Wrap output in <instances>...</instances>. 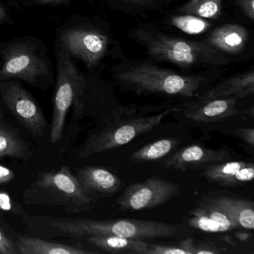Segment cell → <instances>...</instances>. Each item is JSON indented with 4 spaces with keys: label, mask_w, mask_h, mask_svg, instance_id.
<instances>
[{
    "label": "cell",
    "mask_w": 254,
    "mask_h": 254,
    "mask_svg": "<svg viewBox=\"0 0 254 254\" xmlns=\"http://www.w3.org/2000/svg\"><path fill=\"white\" fill-rule=\"evenodd\" d=\"M28 230L40 237L86 239L111 235L133 239H176L185 230L176 224L136 219L99 220L93 218L30 216L23 218Z\"/></svg>",
    "instance_id": "obj_1"
},
{
    "label": "cell",
    "mask_w": 254,
    "mask_h": 254,
    "mask_svg": "<svg viewBox=\"0 0 254 254\" xmlns=\"http://www.w3.org/2000/svg\"><path fill=\"white\" fill-rule=\"evenodd\" d=\"M176 106L167 107L153 114L146 107L121 106L113 112L105 126L89 136L78 155L87 158L120 148L158 126Z\"/></svg>",
    "instance_id": "obj_2"
},
{
    "label": "cell",
    "mask_w": 254,
    "mask_h": 254,
    "mask_svg": "<svg viewBox=\"0 0 254 254\" xmlns=\"http://www.w3.org/2000/svg\"><path fill=\"white\" fill-rule=\"evenodd\" d=\"M23 197L29 204L61 206L69 214L91 210L98 200L84 191L67 166L41 172Z\"/></svg>",
    "instance_id": "obj_3"
},
{
    "label": "cell",
    "mask_w": 254,
    "mask_h": 254,
    "mask_svg": "<svg viewBox=\"0 0 254 254\" xmlns=\"http://www.w3.org/2000/svg\"><path fill=\"white\" fill-rule=\"evenodd\" d=\"M136 39L153 59L184 69L221 66L228 61L206 43L188 41L149 30H138Z\"/></svg>",
    "instance_id": "obj_4"
},
{
    "label": "cell",
    "mask_w": 254,
    "mask_h": 254,
    "mask_svg": "<svg viewBox=\"0 0 254 254\" xmlns=\"http://www.w3.org/2000/svg\"><path fill=\"white\" fill-rule=\"evenodd\" d=\"M116 79L137 94L190 99L198 97L207 78L200 75H184L151 64H140L119 72Z\"/></svg>",
    "instance_id": "obj_5"
},
{
    "label": "cell",
    "mask_w": 254,
    "mask_h": 254,
    "mask_svg": "<svg viewBox=\"0 0 254 254\" xmlns=\"http://www.w3.org/2000/svg\"><path fill=\"white\" fill-rule=\"evenodd\" d=\"M57 58V82L50 129V142L54 145L62 139L69 108L73 106L76 115L83 114L82 97L87 87L84 77L74 64L69 53L62 46Z\"/></svg>",
    "instance_id": "obj_6"
},
{
    "label": "cell",
    "mask_w": 254,
    "mask_h": 254,
    "mask_svg": "<svg viewBox=\"0 0 254 254\" xmlns=\"http://www.w3.org/2000/svg\"><path fill=\"white\" fill-rule=\"evenodd\" d=\"M3 64L0 69V81L20 78L37 85L50 73L48 62L37 52L34 44L19 41L11 44L2 53Z\"/></svg>",
    "instance_id": "obj_7"
},
{
    "label": "cell",
    "mask_w": 254,
    "mask_h": 254,
    "mask_svg": "<svg viewBox=\"0 0 254 254\" xmlns=\"http://www.w3.org/2000/svg\"><path fill=\"white\" fill-rule=\"evenodd\" d=\"M181 187L160 176L127 186L117 199L120 212L152 209L170 201L179 194Z\"/></svg>",
    "instance_id": "obj_8"
},
{
    "label": "cell",
    "mask_w": 254,
    "mask_h": 254,
    "mask_svg": "<svg viewBox=\"0 0 254 254\" xmlns=\"http://www.w3.org/2000/svg\"><path fill=\"white\" fill-rule=\"evenodd\" d=\"M0 94L5 105L19 123L32 135L41 136L45 133V116L35 99L20 84L5 80L0 81Z\"/></svg>",
    "instance_id": "obj_9"
},
{
    "label": "cell",
    "mask_w": 254,
    "mask_h": 254,
    "mask_svg": "<svg viewBox=\"0 0 254 254\" xmlns=\"http://www.w3.org/2000/svg\"><path fill=\"white\" fill-rule=\"evenodd\" d=\"M61 46L69 56L81 59L88 68L96 66L106 53L108 38L93 29H67L59 36Z\"/></svg>",
    "instance_id": "obj_10"
},
{
    "label": "cell",
    "mask_w": 254,
    "mask_h": 254,
    "mask_svg": "<svg viewBox=\"0 0 254 254\" xmlns=\"http://www.w3.org/2000/svg\"><path fill=\"white\" fill-rule=\"evenodd\" d=\"M239 99L236 97L214 99H197L183 104L182 108L177 105L174 111L181 113L186 120L196 123H212L224 121L240 115L238 108Z\"/></svg>",
    "instance_id": "obj_11"
},
{
    "label": "cell",
    "mask_w": 254,
    "mask_h": 254,
    "mask_svg": "<svg viewBox=\"0 0 254 254\" xmlns=\"http://www.w3.org/2000/svg\"><path fill=\"white\" fill-rule=\"evenodd\" d=\"M232 154L227 148H208L200 145L184 147L166 159H162L159 164L165 169L180 172L196 170L206 165L228 161Z\"/></svg>",
    "instance_id": "obj_12"
},
{
    "label": "cell",
    "mask_w": 254,
    "mask_h": 254,
    "mask_svg": "<svg viewBox=\"0 0 254 254\" xmlns=\"http://www.w3.org/2000/svg\"><path fill=\"white\" fill-rule=\"evenodd\" d=\"M184 221L190 228L205 233H226L240 228L222 208L201 197Z\"/></svg>",
    "instance_id": "obj_13"
},
{
    "label": "cell",
    "mask_w": 254,
    "mask_h": 254,
    "mask_svg": "<svg viewBox=\"0 0 254 254\" xmlns=\"http://www.w3.org/2000/svg\"><path fill=\"white\" fill-rule=\"evenodd\" d=\"M197 171L200 176L224 187H240L251 182L254 178L252 162H222L202 166Z\"/></svg>",
    "instance_id": "obj_14"
},
{
    "label": "cell",
    "mask_w": 254,
    "mask_h": 254,
    "mask_svg": "<svg viewBox=\"0 0 254 254\" xmlns=\"http://www.w3.org/2000/svg\"><path fill=\"white\" fill-rule=\"evenodd\" d=\"M73 174L84 191L95 198L114 195L123 186L118 175L99 166L78 168Z\"/></svg>",
    "instance_id": "obj_15"
},
{
    "label": "cell",
    "mask_w": 254,
    "mask_h": 254,
    "mask_svg": "<svg viewBox=\"0 0 254 254\" xmlns=\"http://www.w3.org/2000/svg\"><path fill=\"white\" fill-rule=\"evenodd\" d=\"M200 197L225 210L240 228H254V203L242 196L225 191H209Z\"/></svg>",
    "instance_id": "obj_16"
},
{
    "label": "cell",
    "mask_w": 254,
    "mask_h": 254,
    "mask_svg": "<svg viewBox=\"0 0 254 254\" xmlns=\"http://www.w3.org/2000/svg\"><path fill=\"white\" fill-rule=\"evenodd\" d=\"M249 39V32L239 24H226L214 29L207 43L217 51L229 55L242 53Z\"/></svg>",
    "instance_id": "obj_17"
},
{
    "label": "cell",
    "mask_w": 254,
    "mask_h": 254,
    "mask_svg": "<svg viewBox=\"0 0 254 254\" xmlns=\"http://www.w3.org/2000/svg\"><path fill=\"white\" fill-rule=\"evenodd\" d=\"M254 93V70L233 75L206 92L200 94L197 99H214L236 97L243 99Z\"/></svg>",
    "instance_id": "obj_18"
},
{
    "label": "cell",
    "mask_w": 254,
    "mask_h": 254,
    "mask_svg": "<svg viewBox=\"0 0 254 254\" xmlns=\"http://www.w3.org/2000/svg\"><path fill=\"white\" fill-rule=\"evenodd\" d=\"M17 243L21 254H91L97 251H88L79 245H69L44 240L38 237L20 236Z\"/></svg>",
    "instance_id": "obj_19"
},
{
    "label": "cell",
    "mask_w": 254,
    "mask_h": 254,
    "mask_svg": "<svg viewBox=\"0 0 254 254\" xmlns=\"http://www.w3.org/2000/svg\"><path fill=\"white\" fill-rule=\"evenodd\" d=\"M86 241L101 251L111 254H145L149 243L141 239L111 235L89 236Z\"/></svg>",
    "instance_id": "obj_20"
},
{
    "label": "cell",
    "mask_w": 254,
    "mask_h": 254,
    "mask_svg": "<svg viewBox=\"0 0 254 254\" xmlns=\"http://www.w3.org/2000/svg\"><path fill=\"white\" fill-rule=\"evenodd\" d=\"M0 117V159L8 157L29 160L32 151L20 135Z\"/></svg>",
    "instance_id": "obj_21"
},
{
    "label": "cell",
    "mask_w": 254,
    "mask_h": 254,
    "mask_svg": "<svg viewBox=\"0 0 254 254\" xmlns=\"http://www.w3.org/2000/svg\"><path fill=\"white\" fill-rule=\"evenodd\" d=\"M181 143L178 138H165L151 142L132 153L129 160L133 163H145L162 160L169 155Z\"/></svg>",
    "instance_id": "obj_22"
},
{
    "label": "cell",
    "mask_w": 254,
    "mask_h": 254,
    "mask_svg": "<svg viewBox=\"0 0 254 254\" xmlns=\"http://www.w3.org/2000/svg\"><path fill=\"white\" fill-rule=\"evenodd\" d=\"M222 0H189L180 8L183 14L218 20L222 14Z\"/></svg>",
    "instance_id": "obj_23"
},
{
    "label": "cell",
    "mask_w": 254,
    "mask_h": 254,
    "mask_svg": "<svg viewBox=\"0 0 254 254\" xmlns=\"http://www.w3.org/2000/svg\"><path fill=\"white\" fill-rule=\"evenodd\" d=\"M172 25L181 32L189 35H199L206 32L210 28L211 23L206 19L195 16L182 14L171 18Z\"/></svg>",
    "instance_id": "obj_24"
},
{
    "label": "cell",
    "mask_w": 254,
    "mask_h": 254,
    "mask_svg": "<svg viewBox=\"0 0 254 254\" xmlns=\"http://www.w3.org/2000/svg\"><path fill=\"white\" fill-rule=\"evenodd\" d=\"M178 245L187 250L190 254H215L225 252V249L217 247L210 242H197L192 239H186L178 243Z\"/></svg>",
    "instance_id": "obj_25"
},
{
    "label": "cell",
    "mask_w": 254,
    "mask_h": 254,
    "mask_svg": "<svg viewBox=\"0 0 254 254\" xmlns=\"http://www.w3.org/2000/svg\"><path fill=\"white\" fill-rule=\"evenodd\" d=\"M0 211L24 218L27 214L20 203H17L6 191H0Z\"/></svg>",
    "instance_id": "obj_26"
},
{
    "label": "cell",
    "mask_w": 254,
    "mask_h": 254,
    "mask_svg": "<svg viewBox=\"0 0 254 254\" xmlns=\"http://www.w3.org/2000/svg\"><path fill=\"white\" fill-rule=\"evenodd\" d=\"M145 254H190L180 245H167L163 244H149Z\"/></svg>",
    "instance_id": "obj_27"
},
{
    "label": "cell",
    "mask_w": 254,
    "mask_h": 254,
    "mask_svg": "<svg viewBox=\"0 0 254 254\" xmlns=\"http://www.w3.org/2000/svg\"><path fill=\"white\" fill-rule=\"evenodd\" d=\"M0 254H19L17 243L11 239V236L2 228L1 224H0Z\"/></svg>",
    "instance_id": "obj_28"
},
{
    "label": "cell",
    "mask_w": 254,
    "mask_h": 254,
    "mask_svg": "<svg viewBox=\"0 0 254 254\" xmlns=\"http://www.w3.org/2000/svg\"><path fill=\"white\" fill-rule=\"evenodd\" d=\"M232 135L243 141L251 148L254 147V129L253 127H242L232 131Z\"/></svg>",
    "instance_id": "obj_29"
},
{
    "label": "cell",
    "mask_w": 254,
    "mask_h": 254,
    "mask_svg": "<svg viewBox=\"0 0 254 254\" xmlns=\"http://www.w3.org/2000/svg\"><path fill=\"white\" fill-rule=\"evenodd\" d=\"M242 12L251 20H254V0H237Z\"/></svg>",
    "instance_id": "obj_30"
},
{
    "label": "cell",
    "mask_w": 254,
    "mask_h": 254,
    "mask_svg": "<svg viewBox=\"0 0 254 254\" xmlns=\"http://www.w3.org/2000/svg\"><path fill=\"white\" fill-rule=\"evenodd\" d=\"M15 178L14 171L0 165V185L8 184Z\"/></svg>",
    "instance_id": "obj_31"
},
{
    "label": "cell",
    "mask_w": 254,
    "mask_h": 254,
    "mask_svg": "<svg viewBox=\"0 0 254 254\" xmlns=\"http://www.w3.org/2000/svg\"><path fill=\"white\" fill-rule=\"evenodd\" d=\"M32 2L41 5H66L69 0H30Z\"/></svg>",
    "instance_id": "obj_32"
},
{
    "label": "cell",
    "mask_w": 254,
    "mask_h": 254,
    "mask_svg": "<svg viewBox=\"0 0 254 254\" xmlns=\"http://www.w3.org/2000/svg\"><path fill=\"white\" fill-rule=\"evenodd\" d=\"M127 3L132 4V5H140V6H147L151 3L152 0H123Z\"/></svg>",
    "instance_id": "obj_33"
},
{
    "label": "cell",
    "mask_w": 254,
    "mask_h": 254,
    "mask_svg": "<svg viewBox=\"0 0 254 254\" xmlns=\"http://www.w3.org/2000/svg\"><path fill=\"white\" fill-rule=\"evenodd\" d=\"M8 18V11L3 5L0 4V23H4Z\"/></svg>",
    "instance_id": "obj_34"
},
{
    "label": "cell",
    "mask_w": 254,
    "mask_h": 254,
    "mask_svg": "<svg viewBox=\"0 0 254 254\" xmlns=\"http://www.w3.org/2000/svg\"><path fill=\"white\" fill-rule=\"evenodd\" d=\"M241 114L245 116H250L251 117H254V106H251L250 109L242 110L241 111Z\"/></svg>",
    "instance_id": "obj_35"
}]
</instances>
